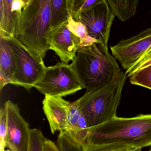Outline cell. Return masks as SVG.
<instances>
[{
  "label": "cell",
  "mask_w": 151,
  "mask_h": 151,
  "mask_svg": "<svg viewBox=\"0 0 151 151\" xmlns=\"http://www.w3.org/2000/svg\"><path fill=\"white\" fill-rule=\"evenodd\" d=\"M4 151H12L10 150H5Z\"/></svg>",
  "instance_id": "27"
},
{
  "label": "cell",
  "mask_w": 151,
  "mask_h": 151,
  "mask_svg": "<svg viewBox=\"0 0 151 151\" xmlns=\"http://www.w3.org/2000/svg\"><path fill=\"white\" fill-rule=\"evenodd\" d=\"M150 151H151V150H150Z\"/></svg>",
  "instance_id": "28"
},
{
  "label": "cell",
  "mask_w": 151,
  "mask_h": 151,
  "mask_svg": "<svg viewBox=\"0 0 151 151\" xmlns=\"http://www.w3.org/2000/svg\"><path fill=\"white\" fill-rule=\"evenodd\" d=\"M151 65V47L149 50L132 67L126 70L125 74L127 77H129L130 76L136 72L144 69L147 66Z\"/></svg>",
  "instance_id": "24"
},
{
  "label": "cell",
  "mask_w": 151,
  "mask_h": 151,
  "mask_svg": "<svg viewBox=\"0 0 151 151\" xmlns=\"http://www.w3.org/2000/svg\"><path fill=\"white\" fill-rule=\"evenodd\" d=\"M151 47V27L111 47L113 55L124 69L136 63Z\"/></svg>",
  "instance_id": "9"
},
{
  "label": "cell",
  "mask_w": 151,
  "mask_h": 151,
  "mask_svg": "<svg viewBox=\"0 0 151 151\" xmlns=\"http://www.w3.org/2000/svg\"><path fill=\"white\" fill-rule=\"evenodd\" d=\"M16 58L8 40L0 38V90L6 84H15Z\"/></svg>",
  "instance_id": "13"
},
{
  "label": "cell",
  "mask_w": 151,
  "mask_h": 151,
  "mask_svg": "<svg viewBox=\"0 0 151 151\" xmlns=\"http://www.w3.org/2000/svg\"><path fill=\"white\" fill-rule=\"evenodd\" d=\"M105 2V0H72V17L82 12L90 9Z\"/></svg>",
  "instance_id": "20"
},
{
  "label": "cell",
  "mask_w": 151,
  "mask_h": 151,
  "mask_svg": "<svg viewBox=\"0 0 151 151\" xmlns=\"http://www.w3.org/2000/svg\"><path fill=\"white\" fill-rule=\"evenodd\" d=\"M14 0H0V38L9 40L17 36L21 12L15 11Z\"/></svg>",
  "instance_id": "14"
},
{
  "label": "cell",
  "mask_w": 151,
  "mask_h": 151,
  "mask_svg": "<svg viewBox=\"0 0 151 151\" xmlns=\"http://www.w3.org/2000/svg\"><path fill=\"white\" fill-rule=\"evenodd\" d=\"M45 138L40 129H31L28 151H44L43 142Z\"/></svg>",
  "instance_id": "21"
},
{
  "label": "cell",
  "mask_w": 151,
  "mask_h": 151,
  "mask_svg": "<svg viewBox=\"0 0 151 151\" xmlns=\"http://www.w3.org/2000/svg\"><path fill=\"white\" fill-rule=\"evenodd\" d=\"M44 151H60L57 144L45 137L43 142Z\"/></svg>",
  "instance_id": "25"
},
{
  "label": "cell",
  "mask_w": 151,
  "mask_h": 151,
  "mask_svg": "<svg viewBox=\"0 0 151 151\" xmlns=\"http://www.w3.org/2000/svg\"><path fill=\"white\" fill-rule=\"evenodd\" d=\"M67 27L69 30L80 40L81 47H86L97 42L89 35L87 28L81 22L75 21L72 17L68 19Z\"/></svg>",
  "instance_id": "17"
},
{
  "label": "cell",
  "mask_w": 151,
  "mask_h": 151,
  "mask_svg": "<svg viewBox=\"0 0 151 151\" xmlns=\"http://www.w3.org/2000/svg\"><path fill=\"white\" fill-rule=\"evenodd\" d=\"M141 148L121 145H101L85 144L82 151H141Z\"/></svg>",
  "instance_id": "18"
},
{
  "label": "cell",
  "mask_w": 151,
  "mask_h": 151,
  "mask_svg": "<svg viewBox=\"0 0 151 151\" xmlns=\"http://www.w3.org/2000/svg\"><path fill=\"white\" fill-rule=\"evenodd\" d=\"M7 40L12 48L17 63L15 85L30 90L44 75L46 67L43 59L17 38Z\"/></svg>",
  "instance_id": "6"
},
{
  "label": "cell",
  "mask_w": 151,
  "mask_h": 151,
  "mask_svg": "<svg viewBox=\"0 0 151 151\" xmlns=\"http://www.w3.org/2000/svg\"><path fill=\"white\" fill-rule=\"evenodd\" d=\"M57 145L60 151H82V147L73 142L65 132L59 133Z\"/></svg>",
  "instance_id": "22"
},
{
  "label": "cell",
  "mask_w": 151,
  "mask_h": 151,
  "mask_svg": "<svg viewBox=\"0 0 151 151\" xmlns=\"http://www.w3.org/2000/svg\"><path fill=\"white\" fill-rule=\"evenodd\" d=\"M126 75L121 71L103 87L86 91L77 100L88 129L103 124L117 116Z\"/></svg>",
  "instance_id": "3"
},
{
  "label": "cell",
  "mask_w": 151,
  "mask_h": 151,
  "mask_svg": "<svg viewBox=\"0 0 151 151\" xmlns=\"http://www.w3.org/2000/svg\"><path fill=\"white\" fill-rule=\"evenodd\" d=\"M51 0H32L23 9L16 38L43 59L49 50L47 36L50 30Z\"/></svg>",
  "instance_id": "4"
},
{
  "label": "cell",
  "mask_w": 151,
  "mask_h": 151,
  "mask_svg": "<svg viewBox=\"0 0 151 151\" xmlns=\"http://www.w3.org/2000/svg\"><path fill=\"white\" fill-rule=\"evenodd\" d=\"M67 22L50 30L47 36L49 50L54 51L62 63L66 64L74 59L81 47L80 39L68 29Z\"/></svg>",
  "instance_id": "10"
},
{
  "label": "cell",
  "mask_w": 151,
  "mask_h": 151,
  "mask_svg": "<svg viewBox=\"0 0 151 151\" xmlns=\"http://www.w3.org/2000/svg\"><path fill=\"white\" fill-rule=\"evenodd\" d=\"M51 30L66 23L72 12V0H51Z\"/></svg>",
  "instance_id": "15"
},
{
  "label": "cell",
  "mask_w": 151,
  "mask_h": 151,
  "mask_svg": "<svg viewBox=\"0 0 151 151\" xmlns=\"http://www.w3.org/2000/svg\"><path fill=\"white\" fill-rule=\"evenodd\" d=\"M113 13L121 21L125 22L134 16L138 0H105Z\"/></svg>",
  "instance_id": "16"
},
{
  "label": "cell",
  "mask_w": 151,
  "mask_h": 151,
  "mask_svg": "<svg viewBox=\"0 0 151 151\" xmlns=\"http://www.w3.org/2000/svg\"><path fill=\"white\" fill-rule=\"evenodd\" d=\"M65 132L73 142L81 147L86 142L88 134V127L77 100L69 103L67 127Z\"/></svg>",
  "instance_id": "12"
},
{
  "label": "cell",
  "mask_w": 151,
  "mask_h": 151,
  "mask_svg": "<svg viewBox=\"0 0 151 151\" xmlns=\"http://www.w3.org/2000/svg\"><path fill=\"white\" fill-rule=\"evenodd\" d=\"M115 17L105 1L72 17L85 25L90 37L108 49L110 31Z\"/></svg>",
  "instance_id": "7"
},
{
  "label": "cell",
  "mask_w": 151,
  "mask_h": 151,
  "mask_svg": "<svg viewBox=\"0 0 151 151\" xmlns=\"http://www.w3.org/2000/svg\"><path fill=\"white\" fill-rule=\"evenodd\" d=\"M21 1L23 2V4H24V8H23L24 9L30 2L32 0H21Z\"/></svg>",
  "instance_id": "26"
},
{
  "label": "cell",
  "mask_w": 151,
  "mask_h": 151,
  "mask_svg": "<svg viewBox=\"0 0 151 151\" xmlns=\"http://www.w3.org/2000/svg\"><path fill=\"white\" fill-rule=\"evenodd\" d=\"M43 101V110L54 134L57 131L65 132L67 127L68 110L70 102L62 97L46 95Z\"/></svg>",
  "instance_id": "11"
},
{
  "label": "cell",
  "mask_w": 151,
  "mask_h": 151,
  "mask_svg": "<svg viewBox=\"0 0 151 151\" xmlns=\"http://www.w3.org/2000/svg\"><path fill=\"white\" fill-rule=\"evenodd\" d=\"M71 65L86 91L103 87L121 72L116 58L98 42L79 48Z\"/></svg>",
  "instance_id": "2"
},
{
  "label": "cell",
  "mask_w": 151,
  "mask_h": 151,
  "mask_svg": "<svg viewBox=\"0 0 151 151\" xmlns=\"http://www.w3.org/2000/svg\"><path fill=\"white\" fill-rule=\"evenodd\" d=\"M7 147V128L6 110L4 106L0 110V151Z\"/></svg>",
  "instance_id": "23"
},
{
  "label": "cell",
  "mask_w": 151,
  "mask_h": 151,
  "mask_svg": "<svg viewBox=\"0 0 151 151\" xmlns=\"http://www.w3.org/2000/svg\"><path fill=\"white\" fill-rule=\"evenodd\" d=\"M46 96L62 97L83 88L71 65L58 63L46 67L44 75L34 86Z\"/></svg>",
  "instance_id": "5"
},
{
  "label": "cell",
  "mask_w": 151,
  "mask_h": 151,
  "mask_svg": "<svg viewBox=\"0 0 151 151\" xmlns=\"http://www.w3.org/2000/svg\"><path fill=\"white\" fill-rule=\"evenodd\" d=\"M130 82L151 90V65L136 72L129 77Z\"/></svg>",
  "instance_id": "19"
},
{
  "label": "cell",
  "mask_w": 151,
  "mask_h": 151,
  "mask_svg": "<svg viewBox=\"0 0 151 151\" xmlns=\"http://www.w3.org/2000/svg\"><path fill=\"white\" fill-rule=\"evenodd\" d=\"M121 145L137 148L151 145V114L129 118L116 116L89 129L85 144Z\"/></svg>",
  "instance_id": "1"
},
{
  "label": "cell",
  "mask_w": 151,
  "mask_h": 151,
  "mask_svg": "<svg viewBox=\"0 0 151 151\" xmlns=\"http://www.w3.org/2000/svg\"><path fill=\"white\" fill-rule=\"evenodd\" d=\"M7 128V147L12 151H28L29 125L21 116L18 105L10 100L4 103Z\"/></svg>",
  "instance_id": "8"
}]
</instances>
